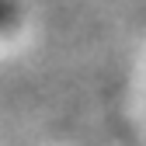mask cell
I'll list each match as a JSON object with an SVG mask.
<instances>
[{
	"label": "cell",
	"instance_id": "obj_1",
	"mask_svg": "<svg viewBox=\"0 0 146 146\" xmlns=\"http://www.w3.org/2000/svg\"><path fill=\"white\" fill-rule=\"evenodd\" d=\"M14 21V4L11 0H0V28H7Z\"/></svg>",
	"mask_w": 146,
	"mask_h": 146
}]
</instances>
